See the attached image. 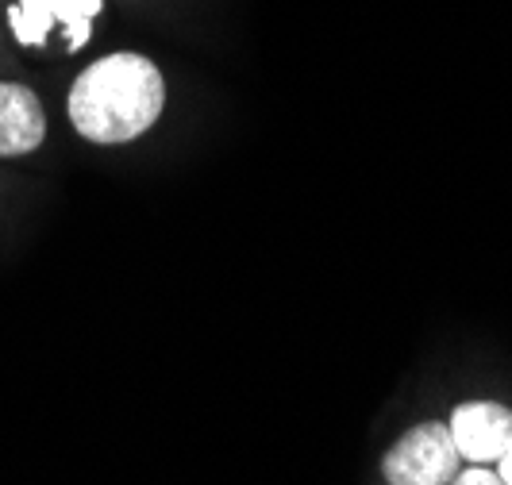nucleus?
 Wrapping results in <instances>:
<instances>
[{
	"label": "nucleus",
	"instance_id": "nucleus-3",
	"mask_svg": "<svg viewBox=\"0 0 512 485\" xmlns=\"http://www.w3.org/2000/svg\"><path fill=\"white\" fill-rule=\"evenodd\" d=\"M97 12H101V0H16L8 20L24 47H43L51 24H66V47L81 51L89 43Z\"/></svg>",
	"mask_w": 512,
	"mask_h": 485
},
{
	"label": "nucleus",
	"instance_id": "nucleus-4",
	"mask_svg": "<svg viewBox=\"0 0 512 485\" xmlns=\"http://www.w3.org/2000/svg\"><path fill=\"white\" fill-rule=\"evenodd\" d=\"M451 439L459 459L474 466H489L505 455L512 439V412L497 401H470L451 416Z\"/></svg>",
	"mask_w": 512,
	"mask_h": 485
},
{
	"label": "nucleus",
	"instance_id": "nucleus-7",
	"mask_svg": "<svg viewBox=\"0 0 512 485\" xmlns=\"http://www.w3.org/2000/svg\"><path fill=\"white\" fill-rule=\"evenodd\" d=\"M497 474H501L505 485H512V439H509V447H505V455L497 459Z\"/></svg>",
	"mask_w": 512,
	"mask_h": 485
},
{
	"label": "nucleus",
	"instance_id": "nucleus-6",
	"mask_svg": "<svg viewBox=\"0 0 512 485\" xmlns=\"http://www.w3.org/2000/svg\"><path fill=\"white\" fill-rule=\"evenodd\" d=\"M451 485H505V482H501V474H497V470H489V466H470V470L455 474Z\"/></svg>",
	"mask_w": 512,
	"mask_h": 485
},
{
	"label": "nucleus",
	"instance_id": "nucleus-5",
	"mask_svg": "<svg viewBox=\"0 0 512 485\" xmlns=\"http://www.w3.org/2000/svg\"><path fill=\"white\" fill-rule=\"evenodd\" d=\"M47 135V116L39 97L24 85L0 81V158L31 154Z\"/></svg>",
	"mask_w": 512,
	"mask_h": 485
},
{
	"label": "nucleus",
	"instance_id": "nucleus-2",
	"mask_svg": "<svg viewBox=\"0 0 512 485\" xmlns=\"http://www.w3.org/2000/svg\"><path fill=\"white\" fill-rule=\"evenodd\" d=\"M459 451L447 424H420L412 428L382 462V474L389 485H451L459 474Z\"/></svg>",
	"mask_w": 512,
	"mask_h": 485
},
{
	"label": "nucleus",
	"instance_id": "nucleus-1",
	"mask_svg": "<svg viewBox=\"0 0 512 485\" xmlns=\"http://www.w3.org/2000/svg\"><path fill=\"white\" fill-rule=\"evenodd\" d=\"M162 104H166V85L151 58L108 54L74 81L70 120L85 139L112 147L154 128Z\"/></svg>",
	"mask_w": 512,
	"mask_h": 485
}]
</instances>
